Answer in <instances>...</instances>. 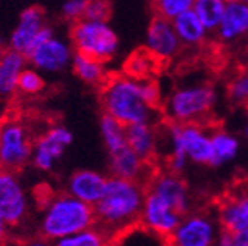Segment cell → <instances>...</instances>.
Returning a JSON list of instances; mask_svg holds the SVG:
<instances>
[{
  "label": "cell",
  "instance_id": "cell-1",
  "mask_svg": "<svg viewBox=\"0 0 248 246\" xmlns=\"http://www.w3.org/2000/svg\"><path fill=\"white\" fill-rule=\"evenodd\" d=\"M145 195L146 188L143 183L111 175L102 198L93 206L96 224L111 239L139 224Z\"/></svg>",
  "mask_w": 248,
  "mask_h": 246
},
{
  "label": "cell",
  "instance_id": "cell-2",
  "mask_svg": "<svg viewBox=\"0 0 248 246\" xmlns=\"http://www.w3.org/2000/svg\"><path fill=\"white\" fill-rule=\"evenodd\" d=\"M101 103L104 114H108L124 126L136 122H152L157 111L152 108L143 93V80L129 74L114 75L104 84Z\"/></svg>",
  "mask_w": 248,
  "mask_h": 246
},
{
  "label": "cell",
  "instance_id": "cell-3",
  "mask_svg": "<svg viewBox=\"0 0 248 246\" xmlns=\"http://www.w3.org/2000/svg\"><path fill=\"white\" fill-rule=\"evenodd\" d=\"M164 133L169 143V155L166 157L169 171L182 174L189 162L210 165L211 129L202 122L167 121Z\"/></svg>",
  "mask_w": 248,
  "mask_h": 246
},
{
  "label": "cell",
  "instance_id": "cell-4",
  "mask_svg": "<svg viewBox=\"0 0 248 246\" xmlns=\"http://www.w3.org/2000/svg\"><path fill=\"white\" fill-rule=\"evenodd\" d=\"M96 224L95 208L67 193L49 199L40 223L42 234L47 240H58Z\"/></svg>",
  "mask_w": 248,
  "mask_h": 246
},
{
  "label": "cell",
  "instance_id": "cell-5",
  "mask_svg": "<svg viewBox=\"0 0 248 246\" xmlns=\"http://www.w3.org/2000/svg\"><path fill=\"white\" fill-rule=\"evenodd\" d=\"M219 93L208 83L176 87L163 102L164 115L174 122H204L211 116Z\"/></svg>",
  "mask_w": 248,
  "mask_h": 246
},
{
  "label": "cell",
  "instance_id": "cell-6",
  "mask_svg": "<svg viewBox=\"0 0 248 246\" xmlns=\"http://www.w3.org/2000/svg\"><path fill=\"white\" fill-rule=\"evenodd\" d=\"M71 43L76 52L89 55L102 62L111 60L120 47L118 36L108 21L87 18L74 22L71 29Z\"/></svg>",
  "mask_w": 248,
  "mask_h": 246
},
{
  "label": "cell",
  "instance_id": "cell-7",
  "mask_svg": "<svg viewBox=\"0 0 248 246\" xmlns=\"http://www.w3.org/2000/svg\"><path fill=\"white\" fill-rule=\"evenodd\" d=\"M220 224L217 215L205 211L186 212L169 243L174 246H213L217 243L220 233Z\"/></svg>",
  "mask_w": 248,
  "mask_h": 246
},
{
  "label": "cell",
  "instance_id": "cell-8",
  "mask_svg": "<svg viewBox=\"0 0 248 246\" xmlns=\"http://www.w3.org/2000/svg\"><path fill=\"white\" fill-rule=\"evenodd\" d=\"M33 155L27 129L18 121H5L0 124V167L12 171L21 170Z\"/></svg>",
  "mask_w": 248,
  "mask_h": 246
},
{
  "label": "cell",
  "instance_id": "cell-9",
  "mask_svg": "<svg viewBox=\"0 0 248 246\" xmlns=\"http://www.w3.org/2000/svg\"><path fill=\"white\" fill-rule=\"evenodd\" d=\"M183 214H180L173 205H170L160 195L146 189L139 223L149 232L160 236L169 243L170 236L179 226Z\"/></svg>",
  "mask_w": 248,
  "mask_h": 246
},
{
  "label": "cell",
  "instance_id": "cell-10",
  "mask_svg": "<svg viewBox=\"0 0 248 246\" xmlns=\"http://www.w3.org/2000/svg\"><path fill=\"white\" fill-rule=\"evenodd\" d=\"M0 209L6 223L18 226L27 215L28 201L16 171L0 167Z\"/></svg>",
  "mask_w": 248,
  "mask_h": 246
},
{
  "label": "cell",
  "instance_id": "cell-11",
  "mask_svg": "<svg viewBox=\"0 0 248 246\" xmlns=\"http://www.w3.org/2000/svg\"><path fill=\"white\" fill-rule=\"evenodd\" d=\"M74 142V136L70 129L64 126H55L49 129L33 147V164L40 171H50L56 161L64 157L65 150Z\"/></svg>",
  "mask_w": 248,
  "mask_h": 246
},
{
  "label": "cell",
  "instance_id": "cell-12",
  "mask_svg": "<svg viewBox=\"0 0 248 246\" xmlns=\"http://www.w3.org/2000/svg\"><path fill=\"white\" fill-rule=\"evenodd\" d=\"M145 49L160 62H167L179 55L182 43L170 19L157 15L152 18L146 29Z\"/></svg>",
  "mask_w": 248,
  "mask_h": 246
},
{
  "label": "cell",
  "instance_id": "cell-13",
  "mask_svg": "<svg viewBox=\"0 0 248 246\" xmlns=\"http://www.w3.org/2000/svg\"><path fill=\"white\" fill-rule=\"evenodd\" d=\"M73 49L70 43L56 36L36 47L27 55L28 62L36 70L43 72H61L64 71L73 60Z\"/></svg>",
  "mask_w": 248,
  "mask_h": 246
},
{
  "label": "cell",
  "instance_id": "cell-14",
  "mask_svg": "<svg viewBox=\"0 0 248 246\" xmlns=\"http://www.w3.org/2000/svg\"><path fill=\"white\" fill-rule=\"evenodd\" d=\"M146 189L160 195L183 215L191 211V193L188 184L185 183L180 174L171 173L169 170L152 174L146 184Z\"/></svg>",
  "mask_w": 248,
  "mask_h": 246
},
{
  "label": "cell",
  "instance_id": "cell-15",
  "mask_svg": "<svg viewBox=\"0 0 248 246\" xmlns=\"http://www.w3.org/2000/svg\"><path fill=\"white\" fill-rule=\"evenodd\" d=\"M108 167L112 177L133 180L139 183H148L152 177L151 164L143 161L138 153H135L129 146L123 147L117 152L108 153Z\"/></svg>",
  "mask_w": 248,
  "mask_h": 246
},
{
  "label": "cell",
  "instance_id": "cell-16",
  "mask_svg": "<svg viewBox=\"0 0 248 246\" xmlns=\"http://www.w3.org/2000/svg\"><path fill=\"white\" fill-rule=\"evenodd\" d=\"M216 36L222 43L231 44L248 36V2L228 0L223 18L216 29Z\"/></svg>",
  "mask_w": 248,
  "mask_h": 246
},
{
  "label": "cell",
  "instance_id": "cell-17",
  "mask_svg": "<svg viewBox=\"0 0 248 246\" xmlns=\"http://www.w3.org/2000/svg\"><path fill=\"white\" fill-rule=\"evenodd\" d=\"M108 177L95 170H78L71 174L67 183V192L77 199L95 206L107 189Z\"/></svg>",
  "mask_w": 248,
  "mask_h": 246
},
{
  "label": "cell",
  "instance_id": "cell-18",
  "mask_svg": "<svg viewBox=\"0 0 248 246\" xmlns=\"http://www.w3.org/2000/svg\"><path fill=\"white\" fill-rule=\"evenodd\" d=\"M45 12L39 6H30L24 9L19 15L18 24L14 28V31L9 39V47L28 55L34 37L45 27Z\"/></svg>",
  "mask_w": 248,
  "mask_h": 246
},
{
  "label": "cell",
  "instance_id": "cell-19",
  "mask_svg": "<svg viewBox=\"0 0 248 246\" xmlns=\"http://www.w3.org/2000/svg\"><path fill=\"white\" fill-rule=\"evenodd\" d=\"M127 146L138 155L152 164L158 155L160 134L154 127V122H136L126 127Z\"/></svg>",
  "mask_w": 248,
  "mask_h": 246
},
{
  "label": "cell",
  "instance_id": "cell-20",
  "mask_svg": "<svg viewBox=\"0 0 248 246\" xmlns=\"http://www.w3.org/2000/svg\"><path fill=\"white\" fill-rule=\"evenodd\" d=\"M220 229L231 233L248 229V193H235L222 201L217 208Z\"/></svg>",
  "mask_w": 248,
  "mask_h": 246
},
{
  "label": "cell",
  "instance_id": "cell-21",
  "mask_svg": "<svg viewBox=\"0 0 248 246\" xmlns=\"http://www.w3.org/2000/svg\"><path fill=\"white\" fill-rule=\"evenodd\" d=\"M27 56L14 49L0 53V101H6L18 90L19 74L27 65Z\"/></svg>",
  "mask_w": 248,
  "mask_h": 246
},
{
  "label": "cell",
  "instance_id": "cell-22",
  "mask_svg": "<svg viewBox=\"0 0 248 246\" xmlns=\"http://www.w3.org/2000/svg\"><path fill=\"white\" fill-rule=\"evenodd\" d=\"M241 152L239 139L225 130V129H211V162L210 167H222L235 161Z\"/></svg>",
  "mask_w": 248,
  "mask_h": 246
},
{
  "label": "cell",
  "instance_id": "cell-23",
  "mask_svg": "<svg viewBox=\"0 0 248 246\" xmlns=\"http://www.w3.org/2000/svg\"><path fill=\"white\" fill-rule=\"evenodd\" d=\"M173 27L177 33V37L182 43V46L186 47H198L205 43L210 31L205 28L202 21L198 18V15L191 9L174 18Z\"/></svg>",
  "mask_w": 248,
  "mask_h": 246
},
{
  "label": "cell",
  "instance_id": "cell-24",
  "mask_svg": "<svg viewBox=\"0 0 248 246\" xmlns=\"http://www.w3.org/2000/svg\"><path fill=\"white\" fill-rule=\"evenodd\" d=\"M104 64L105 62H102V60L95 59L84 53H80V52H74L73 60H71L74 74L83 83L90 84V86L105 84V81L108 80Z\"/></svg>",
  "mask_w": 248,
  "mask_h": 246
},
{
  "label": "cell",
  "instance_id": "cell-25",
  "mask_svg": "<svg viewBox=\"0 0 248 246\" xmlns=\"http://www.w3.org/2000/svg\"><path fill=\"white\" fill-rule=\"evenodd\" d=\"M126 127L123 122L115 119L114 116L104 114L99 121V131L104 140V145L108 150V153L117 152L123 147L127 146L126 139Z\"/></svg>",
  "mask_w": 248,
  "mask_h": 246
},
{
  "label": "cell",
  "instance_id": "cell-26",
  "mask_svg": "<svg viewBox=\"0 0 248 246\" xmlns=\"http://www.w3.org/2000/svg\"><path fill=\"white\" fill-rule=\"evenodd\" d=\"M226 5L228 0H195L192 11L198 15L208 31L214 33L223 18Z\"/></svg>",
  "mask_w": 248,
  "mask_h": 246
},
{
  "label": "cell",
  "instance_id": "cell-27",
  "mask_svg": "<svg viewBox=\"0 0 248 246\" xmlns=\"http://www.w3.org/2000/svg\"><path fill=\"white\" fill-rule=\"evenodd\" d=\"M111 236L105 233L98 224L73 233L70 236L61 237L55 243L58 246H102L109 242Z\"/></svg>",
  "mask_w": 248,
  "mask_h": 246
},
{
  "label": "cell",
  "instance_id": "cell-28",
  "mask_svg": "<svg viewBox=\"0 0 248 246\" xmlns=\"http://www.w3.org/2000/svg\"><path fill=\"white\" fill-rule=\"evenodd\" d=\"M158 62L160 60L155 56H152L146 49L139 50L129 58L126 64V74L139 80L152 78V75L157 71Z\"/></svg>",
  "mask_w": 248,
  "mask_h": 246
},
{
  "label": "cell",
  "instance_id": "cell-29",
  "mask_svg": "<svg viewBox=\"0 0 248 246\" xmlns=\"http://www.w3.org/2000/svg\"><path fill=\"white\" fill-rule=\"evenodd\" d=\"M228 99L235 106H248V68L239 71L228 83Z\"/></svg>",
  "mask_w": 248,
  "mask_h": 246
},
{
  "label": "cell",
  "instance_id": "cell-30",
  "mask_svg": "<svg viewBox=\"0 0 248 246\" xmlns=\"http://www.w3.org/2000/svg\"><path fill=\"white\" fill-rule=\"evenodd\" d=\"M195 0H154V12L157 16L173 21L179 15L194 8Z\"/></svg>",
  "mask_w": 248,
  "mask_h": 246
},
{
  "label": "cell",
  "instance_id": "cell-31",
  "mask_svg": "<svg viewBox=\"0 0 248 246\" xmlns=\"http://www.w3.org/2000/svg\"><path fill=\"white\" fill-rule=\"evenodd\" d=\"M45 87V81L36 68H24L19 74L18 80V90L25 95H36L42 91Z\"/></svg>",
  "mask_w": 248,
  "mask_h": 246
},
{
  "label": "cell",
  "instance_id": "cell-32",
  "mask_svg": "<svg viewBox=\"0 0 248 246\" xmlns=\"http://www.w3.org/2000/svg\"><path fill=\"white\" fill-rule=\"evenodd\" d=\"M111 16V2L109 0H89L84 18L95 21H108Z\"/></svg>",
  "mask_w": 248,
  "mask_h": 246
},
{
  "label": "cell",
  "instance_id": "cell-33",
  "mask_svg": "<svg viewBox=\"0 0 248 246\" xmlns=\"http://www.w3.org/2000/svg\"><path fill=\"white\" fill-rule=\"evenodd\" d=\"M87 2L89 0H65V3L61 8L62 18L70 22H77L83 19Z\"/></svg>",
  "mask_w": 248,
  "mask_h": 246
},
{
  "label": "cell",
  "instance_id": "cell-34",
  "mask_svg": "<svg viewBox=\"0 0 248 246\" xmlns=\"http://www.w3.org/2000/svg\"><path fill=\"white\" fill-rule=\"evenodd\" d=\"M55 34H53V29L49 27V25H45L40 31L37 33V36L34 37V40H33V44H31V49H30V52H28V55L33 52L36 47H39L40 44H43L45 42H47L50 37H53Z\"/></svg>",
  "mask_w": 248,
  "mask_h": 246
},
{
  "label": "cell",
  "instance_id": "cell-35",
  "mask_svg": "<svg viewBox=\"0 0 248 246\" xmlns=\"http://www.w3.org/2000/svg\"><path fill=\"white\" fill-rule=\"evenodd\" d=\"M232 246H248V229L232 233Z\"/></svg>",
  "mask_w": 248,
  "mask_h": 246
},
{
  "label": "cell",
  "instance_id": "cell-36",
  "mask_svg": "<svg viewBox=\"0 0 248 246\" xmlns=\"http://www.w3.org/2000/svg\"><path fill=\"white\" fill-rule=\"evenodd\" d=\"M8 227H9V224L6 223V220H5V217H3V212H2V209H0V243L3 242V239H5V236H6Z\"/></svg>",
  "mask_w": 248,
  "mask_h": 246
},
{
  "label": "cell",
  "instance_id": "cell-37",
  "mask_svg": "<svg viewBox=\"0 0 248 246\" xmlns=\"http://www.w3.org/2000/svg\"><path fill=\"white\" fill-rule=\"evenodd\" d=\"M247 109H248V106H247ZM242 136L248 142V114H247V118H245V122H244V127H242Z\"/></svg>",
  "mask_w": 248,
  "mask_h": 246
},
{
  "label": "cell",
  "instance_id": "cell-38",
  "mask_svg": "<svg viewBox=\"0 0 248 246\" xmlns=\"http://www.w3.org/2000/svg\"><path fill=\"white\" fill-rule=\"evenodd\" d=\"M146 2H151V3H152V2H154V0H146Z\"/></svg>",
  "mask_w": 248,
  "mask_h": 246
},
{
  "label": "cell",
  "instance_id": "cell-39",
  "mask_svg": "<svg viewBox=\"0 0 248 246\" xmlns=\"http://www.w3.org/2000/svg\"><path fill=\"white\" fill-rule=\"evenodd\" d=\"M244 2H248V0H244Z\"/></svg>",
  "mask_w": 248,
  "mask_h": 246
}]
</instances>
